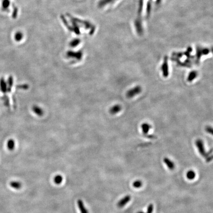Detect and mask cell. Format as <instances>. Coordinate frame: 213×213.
I'll list each match as a JSON object with an SVG mask.
<instances>
[{"instance_id": "19", "label": "cell", "mask_w": 213, "mask_h": 213, "mask_svg": "<svg viewBox=\"0 0 213 213\" xmlns=\"http://www.w3.org/2000/svg\"><path fill=\"white\" fill-rule=\"evenodd\" d=\"M206 132H207L208 133L211 134V135H213V128L212 127H210V126L206 127Z\"/></svg>"}, {"instance_id": "6", "label": "cell", "mask_w": 213, "mask_h": 213, "mask_svg": "<svg viewBox=\"0 0 213 213\" xmlns=\"http://www.w3.org/2000/svg\"><path fill=\"white\" fill-rule=\"evenodd\" d=\"M161 69L162 70V73H163V76H164V77L165 78L167 77L168 74H169V73H168V66L167 58L165 59L163 64L162 66Z\"/></svg>"}, {"instance_id": "20", "label": "cell", "mask_w": 213, "mask_h": 213, "mask_svg": "<svg viewBox=\"0 0 213 213\" xmlns=\"http://www.w3.org/2000/svg\"><path fill=\"white\" fill-rule=\"evenodd\" d=\"M153 206L152 204H150L148 206V210H147V213H152L153 211Z\"/></svg>"}, {"instance_id": "17", "label": "cell", "mask_w": 213, "mask_h": 213, "mask_svg": "<svg viewBox=\"0 0 213 213\" xmlns=\"http://www.w3.org/2000/svg\"><path fill=\"white\" fill-rule=\"evenodd\" d=\"M143 185L142 182L140 180H135L133 183V187H134L136 189H138L141 188Z\"/></svg>"}, {"instance_id": "15", "label": "cell", "mask_w": 213, "mask_h": 213, "mask_svg": "<svg viewBox=\"0 0 213 213\" xmlns=\"http://www.w3.org/2000/svg\"><path fill=\"white\" fill-rule=\"evenodd\" d=\"M196 176V174L193 170H189L187 173V177L189 180H193L194 179Z\"/></svg>"}, {"instance_id": "11", "label": "cell", "mask_w": 213, "mask_h": 213, "mask_svg": "<svg viewBox=\"0 0 213 213\" xmlns=\"http://www.w3.org/2000/svg\"><path fill=\"white\" fill-rule=\"evenodd\" d=\"M197 74H198L197 72L196 71H193L191 72L189 74V75L188 76V79H187L188 81L189 82H192L193 81V80L197 77Z\"/></svg>"}, {"instance_id": "1", "label": "cell", "mask_w": 213, "mask_h": 213, "mask_svg": "<svg viewBox=\"0 0 213 213\" xmlns=\"http://www.w3.org/2000/svg\"><path fill=\"white\" fill-rule=\"evenodd\" d=\"M195 144L197 148H198L199 153H200L201 156L203 157H207L209 154L207 153L205 151V148L204 147V144L203 141L200 139L197 140L195 142Z\"/></svg>"}, {"instance_id": "3", "label": "cell", "mask_w": 213, "mask_h": 213, "mask_svg": "<svg viewBox=\"0 0 213 213\" xmlns=\"http://www.w3.org/2000/svg\"><path fill=\"white\" fill-rule=\"evenodd\" d=\"M131 200V196L129 195H127L121 199H120L117 204V206L119 208H123Z\"/></svg>"}, {"instance_id": "18", "label": "cell", "mask_w": 213, "mask_h": 213, "mask_svg": "<svg viewBox=\"0 0 213 213\" xmlns=\"http://www.w3.org/2000/svg\"><path fill=\"white\" fill-rule=\"evenodd\" d=\"M3 100H4V105L6 106H9V99H8V97L7 96L4 95V97H3Z\"/></svg>"}, {"instance_id": "7", "label": "cell", "mask_w": 213, "mask_h": 213, "mask_svg": "<svg viewBox=\"0 0 213 213\" xmlns=\"http://www.w3.org/2000/svg\"><path fill=\"white\" fill-rule=\"evenodd\" d=\"M121 106L119 105H115L111 108L110 109V113L111 115H116L119 113L121 110Z\"/></svg>"}, {"instance_id": "2", "label": "cell", "mask_w": 213, "mask_h": 213, "mask_svg": "<svg viewBox=\"0 0 213 213\" xmlns=\"http://www.w3.org/2000/svg\"><path fill=\"white\" fill-rule=\"evenodd\" d=\"M142 91V88L140 86H136L128 90L126 93V96L129 98H131L137 95Z\"/></svg>"}, {"instance_id": "9", "label": "cell", "mask_w": 213, "mask_h": 213, "mask_svg": "<svg viewBox=\"0 0 213 213\" xmlns=\"http://www.w3.org/2000/svg\"><path fill=\"white\" fill-rule=\"evenodd\" d=\"M33 111L34 112L35 114H36L37 115L41 116L44 114V111L42 110L41 108L38 106H34L32 108Z\"/></svg>"}, {"instance_id": "14", "label": "cell", "mask_w": 213, "mask_h": 213, "mask_svg": "<svg viewBox=\"0 0 213 213\" xmlns=\"http://www.w3.org/2000/svg\"><path fill=\"white\" fill-rule=\"evenodd\" d=\"M7 148L9 151H12L15 148V142L13 140L9 139L7 142Z\"/></svg>"}, {"instance_id": "12", "label": "cell", "mask_w": 213, "mask_h": 213, "mask_svg": "<svg viewBox=\"0 0 213 213\" xmlns=\"http://www.w3.org/2000/svg\"><path fill=\"white\" fill-rule=\"evenodd\" d=\"M141 127H142L143 134L146 135L148 134L150 129L151 128V126L148 123H143L141 125Z\"/></svg>"}, {"instance_id": "22", "label": "cell", "mask_w": 213, "mask_h": 213, "mask_svg": "<svg viewBox=\"0 0 213 213\" xmlns=\"http://www.w3.org/2000/svg\"><path fill=\"white\" fill-rule=\"evenodd\" d=\"M213 159V156H211V157H210L209 158H208L207 159V162H209V161H210L211 160H212Z\"/></svg>"}, {"instance_id": "5", "label": "cell", "mask_w": 213, "mask_h": 213, "mask_svg": "<svg viewBox=\"0 0 213 213\" xmlns=\"http://www.w3.org/2000/svg\"><path fill=\"white\" fill-rule=\"evenodd\" d=\"M0 89L4 94L7 92V83L3 78L0 79Z\"/></svg>"}, {"instance_id": "8", "label": "cell", "mask_w": 213, "mask_h": 213, "mask_svg": "<svg viewBox=\"0 0 213 213\" xmlns=\"http://www.w3.org/2000/svg\"><path fill=\"white\" fill-rule=\"evenodd\" d=\"M164 163L166 164L170 170H173L175 167V165L174 163L172 161V160L169 159L167 157H165L163 159Z\"/></svg>"}, {"instance_id": "13", "label": "cell", "mask_w": 213, "mask_h": 213, "mask_svg": "<svg viewBox=\"0 0 213 213\" xmlns=\"http://www.w3.org/2000/svg\"><path fill=\"white\" fill-rule=\"evenodd\" d=\"M10 185L13 189H20L22 187V184L20 182L18 181H12L10 183Z\"/></svg>"}, {"instance_id": "23", "label": "cell", "mask_w": 213, "mask_h": 213, "mask_svg": "<svg viewBox=\"0 0 213 213\" xmlns=\"http://www.w3.org/2000/svg\"><path fill=\"white\" fill-rule=\"evenodd\" d=\"M137 213H144L143 212H142V211H139V212H137Z\"/></svg>"}, {"instance_id": "16", "label": "cell", "mask_w": 213, "mask_h": 213, "mask_svg": "<svg viewBox=\"0 0 213 213\" xmlns=\"http://www.w3.org/2000/svg\"><path fill=\"white\" fill-rule=\"evenodd\" d=\"M53 180H54V182L55 184H60L62 182L63 177L61 175H58L54 178Z\"/></svg>"}, {"instance_id": "10", "label": "cell", "mask_w": 213, "mask_h": 213, "mask_svg": "<svg viewBox=\"0 0 213 213\" xmlns=\"http://www.w3.org/2000/svg\"><path fill=\"white\" fill-rule=\"evenodd\" d=\"M7 83V92H10L12 90L13 84V78L12 76H9L8 79Z\"/></svg>"}, {"instance_id": "21", "label": "cell", "mask_w": 213, "mask_h": 213, "mask_svg": "<svg viewBox=\"0 0 213 213\" xmlns=\"http://www.w3.org/2000/svg\"><path fill=\"white\" fill-rule=\"evenodd\" d=\"M28 85L27 84H22V85H19L17 86V88H22V89H27L28 88Z\"/></svg>"}, {"instance_id": "4", "label": "cell", "mask_w": 213, "mask_h": 213, "mask_svg": "<svg viewBox=\"0 0 213 213\" xmlns=\"http://www.w3.org/2000/svg\"><path fill=\"white\" fill-rule=\"evenodd\" d=\"M77 204L81 213H89L87 209L86 208L84 203L82 200L78 199L77 201Z\"/></svg>"}]
</instances>
